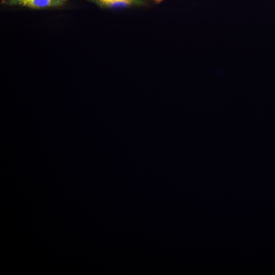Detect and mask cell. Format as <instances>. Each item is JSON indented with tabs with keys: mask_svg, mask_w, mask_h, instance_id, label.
Instances as JSON below:
<instances>
[{
	"mask_svg": "<svg viewBox=\"0 0 275 275\" xmlns=\"http://www.w3.org/2000/svg\"><path fill=\"white\" fill-rule=\"evenodd\" d=\"M68 0H1L3 5L20 6L34 9L61 7Z\"/></svg>",
	"mask_w": 275,
	"mask_h": 275,
	"instance_id": "cell-1",
	"label": "cell"
},
{
	"mask_svg": "<svg viewBox=\"0 0 275 275\" xmlns=\"http://www.w3.org/2000/svg\"><path fill=\"white\" fill-rule=\"evenodd\" d=\"M104 9H126L146 5V0H86Z\"/></svg>",
	"mask_w": 275,
	"mask_h": 275,
	"instance_id": "cell-2",
	"label": "cell"
},
{
	"mask_svg": "<svg viewBox=\"0 0 275 275\" xmlns=\"http://www.w3.org/2000/svg\"><path fill=\"white\" fill-rule=\"evenodd\" d=\"M153 1H154L155 2H160L161 1V0H153Z\"/></svg>",
	"mask_w": 275,
	"mask_h": 275,
	"instance_id": "cell-3",
	"label": "cell"
}]
</instances>
